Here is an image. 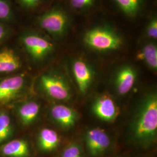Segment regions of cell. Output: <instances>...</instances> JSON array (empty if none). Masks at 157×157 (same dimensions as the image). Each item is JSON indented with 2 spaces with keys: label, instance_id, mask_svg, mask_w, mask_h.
<instances>
[{
  "label": "cell",
  "instance_id": "obj_5",
  "mask_svg": "<svg viewBox=\"0 0 157 157\" xmlns=\"http://www.w3.org/2000/svg\"><path fill=\"white\" fill-rule=\"evenodd\" d=\"M111 140L104 130L93 128L89 130L86 134V144L87 150L93 157L102 154L110 146Z\"/></svg>",
  "mask_w": 157,
  "mask_h": 157
},
{
  "label": "cell",
  "instance_id": "obj_7",
  "mask_svg": "<svg viewBox=\"0 0 157 157\" xmlns=\"http://www.w3.org/2000/svg\"><path fill=\"white\" fill-rule=\"evenodd\" d=\"M92 110L97 118L107 122L114 121L119 112L115 101L107 95L97 98L92 106Z\"/></svg>",
  "mask_w": 157,
  "mask_h": 157
},
{
  "label": "cell",
  "instance_id": "obj_24",
  "mask_svg": "<svg viewBox=\"0 0 157 157\" xmlns=\"http://www.w3.org/2000/svg\"><path fill=\"white\" fill-rule=\"evenodd\" d=\"M7 33V31L5 26L0 24V42L5 38Z\"/></svg>",
  "mask_w": 157,
  "mask_h": 157
},
{
  "label": "cell",
  "instance_id": "obj_4",
  "mask_svg": "<svg viewBox=\"0 0 157 157\" xmlns=\"http://www.w3.org/2000/svg\"><path fill=\"white\" fill-rule=\"evenodd\" d=\"M40 82L43 89L51 98L59 101H66L70 98V89L61 78L45 75L41 76Z\"/></svg>",
  "mask_w": 157,
  "mask_h": 157
},
{
  "label": "cell",
  "instance_id": "obj_6",
  "mask_svg": "<svg viewBox=\"0 0 157 157\" xmlns=\"http://www.w3.org/2000/svg\"><path fill=\"white\" fill-rule=\"evenodd\" d=\"M22 41L26 50L36 59L45 57L50 53L54 47L49 41L36 34L25 36L23 38Z\"/></svg>",
  "mask_w": 157,
  "mask_h": 157
},
{
  "label": "cell",
  "instance_id": "obj_9",
  "mask_svg": "<svg viewBox=\"0 0 157 157\" xmlns=\"http://www.w3.org/2000/svg\"><path fill=\"white\" fill-rule=\"evenodd\" d=\"M51 115L57 124L65 129L73 126L78 118L77 112L73 109L63 105H56L52 107Z\"/></svg>",
  "mask_w": 157,
  "mask_h": 157
},
{
  "label": "cell",
  "instance_id": "obj_2",
  "mask_svg": "<svg viewBox=\"0 0 157 157\" xmlns=\"http://www.w3.org/2000/svg\"><path fill=\"white\" fill-rule=\"evenodd\" d=\"M83 41L90 48L102 52L117 50L123 43L121 37L115 32L102 27L87 31L84 34Z\"/></svg>",
  "mask_w": 157,
  "mask_h": 157
},
{
  "label": "cell",
  "instance_id": "obj_12",
  "mask_svg": "<svg viewBox=\"0 0 157 157\" xmlns=\"http://www.w3.org/2000/svg\"><path fill=\"white\" fill-rule=\"evenodd\" d=\"M21 65L20 59L13 51L5 49L0 51V73L13 72Z\"/></svg>",
  "mask_w": 157,
  "mask_h": 157
},
{
  "label": "cell",
  "instance_id": "obj_3",
  "mask_svg": "<svg viewBox=\"0 0 157 157\" xmlns=\"http://www.w3.org/2000/svg\"><path fill=\"white\" fill-rule=\"evenodd\" d=\"M41 28L54 36H62L67 30L69 19L66 12L59 8H53L40 17Z\"/></svg>",
  "mask_w": 157,
  "mask_h": 157
},
{
  "label": "cell",
  "instance_id": "obj_21",
  "mask_svg": "<svg viewBox=\"0 0 157 157\" xmlns=\"http://www.w3.org/2000/svg\"><path fill=\"white\" fill-rule=\"evenodd\" d=\"M95 0H70V4L73 8L82 10L93 5Z\"/></svg>",
  "mask_w": 157,
  "mask_h": 157
},
{
  "label": "cell",
  "instance_id": "obj_15",
  "mask_svg": "<svg viewBox=\"0 0 157 157\" xmlns=\"http://www.w3.org/2000/svg\"><path fill=\"white\" fill-rule=\"evenodd\" d=\"M137 59L143 61L152 69H157V47L154 43L144 45L137 54Z\"/></svg>",
  "mask_w": 157,
  "mask_h": 157
},
{
  "label": "cell",
  "instance_id": "obj_16",
  "mask_svg": "<svg viewBox=\"0 0 157 157\" xmlns=\"http://www.w3.org/2000/svg\"><path fill=\"white\" fill-rule=\"evenodd\" d=\"M40 111V105L34 101L28 102L19 108V114L23 124L28 125L37 118Z\"/></svg>",
  "mask_w": 157,
  "mask_h": 157
},
{
  "label": "cell",
  "instance_id": "obj_19",
  "mask_svg": "<svg viewBox=\"0 0 157 157\" xmlns=\"http://www.w3.org/2000/svg\"><path fill=\"white\" fill-rule=\"evenodd\" d=\"M61 157H83L80 146L76 143H72L63 151Z\"/></svg>",
  "mask_w": 157,
  "mask_h": 157
},
{
  "label": "cell",
  "instance_id": "obj_14",
  "mask_svg": "<svg viewBox=\"0 0 157 157\" xmlns=\"http://www.w3.org/2000/svg\"><path fill=\"white\" fill-rule=\"evenodd\" d=\"M59 143V137L56 132L52 129H42L39 136L40 148L44 151H52L56 149Z\"/></svg>",
  "mask_w": 157,
  "mask_h": 157
},
{
  "label": "cell",
  "instance_id": "obj_20",
  "mask_svg": "<svg viewBox=\"0 0 157 157\" xmlns=\"http://www.w3.org/2000/svg\"><path fill=\"white\" fill-rule=\"evenodd\" d=\"M12 16V11L8 2L6 0H0V19L9 21Z\"/></svg>",
  "mask_w": 157,
  "mask_h": 157
},
{
  "label": "cell",
  "instance_id": "obj_23",
  "mask_svg": "<svg viewBox=\"0 0 157 157\" xmlns=\"http://www.w3.org/2000/svg\"><path fill=\"white\" fill-rule=\"evenodd\" d=\"M23 6L27 8H33L37 6L41 0H20Z\"/></svg>",
  "mask_w": 157,
  "mask_h": 157
},
{
  "label": "cell",
  "instance_id": "obj_17",
  "mask_svg": "<svg viewBox=\"0 0 157 157\" xmlns=\"http://www.w3.org/2000/svg\"><path fill=\"white\" fill-rule=\"evenodd\" d=\"M122 11L129 17L136 15L140 10L141 0H114Z\"/></svg>",
  "mask_w": 157,
  "mask_h": 157
},
{
  "label": "cell",
  "instance_id": "obj_13",
  "mask_svg": "<svg viewBox=\"0 0 157 157\" xmlns=\"http://www.w3.org/2000/svg\"><path fill=\"white\" fill-rule=\"evenodd\" d=\"M1 151L4 155L9 157H27L29 155L28 143L20 139L6 143L2 147Z\"/></svg>",
  "mask_w": 157,
  "mask_h": 157
},
{
  "label": "cell",
  "instance_id": "obj_8",
  "mask_svg": "<svg viewBox=\"0 0 157 157\" xmlns=\"http://www.w3.org/2000/svg\"><path fill=\"white\" fill-rule=\"evenodd\" d=\"M73 73L81 93L85 94L90 87L93 78V72L90 66L81 59L73 63Z\"/></svg>",
  "mask_w": 157,
  "mask_h": 157
},
{
  "label": "cell",
  "instance_id": "obj_11",
  "mask_svg": "<svg viewBox=\"0 0 157 157\" xmlns=\"http://www.w3.org/2000/svg\"><path fill=\"white\" fill-rule=\"evenodd\" d=\"M137 75L131 67L125 66L118 71L115 78V87L119 94L125 95L131 90L136 82Z\"/></svg>",
  "mask_w": 157,
  "mask_h": 157
},
{
  "label": "cell",
  "instance_id": "obj_10",
  "mask_svg": "<svg viewBox=\"0 0 157 157\" xmlns=\"http://www.w3.org/2000/svg\"><path fill=\"white\" fill-rule=\"evenodd\" d=\"M24 84L22 76H15L5 78L0 82V102L11 100L21 90Z\"/></svg>",
  "mask_w": 157,
  "mask_h": 157
},
{
  "label": "cell",
  "instance_id": "obj_18",
  "mask_svg": "<svg viewBox=\"0 0 157 157\" xmlns=\"http://www.w3.org/2000/svg\"><path fill=\"white\" fill-rule=\"evenodd\" d=\"M11 133V119L4 113H0V143L6 140Z\"/></svg>",
  "mask_w": 157,
  "mask_h": 157
},
{
  "label": "cell",
  "instance_id": "obj_22",
  "mask_svg": "<svg viewBox=\"0 0 157 157\" xmlns=\"http://www.w3.org/2000/svg\"><path fill=\"white\" fill-rule=\"evenodd\" d=\"M147 34L148 37L154 39L157 38V19L155 17L152 18L148 23L147 28Z\"/></svg>",
  "mask_w": 157,
  "mask_h": 157
},
{
  "label": "cell",
  "instance_id": "obj_1",
  "mask_svg": "<svg viewBox=\"0 0 157 157\" xmlns=\"http://www.w3.org/2000/svg\"><path fill=\"white\" fill-rule=\"evenodd\" d=\"M135 141L144 146L155 142L157 135V95L150 93L141 102L132 124Z\"/></svg>",
  "mask_w": 157,
  "mask_h": 157
}]
</instances>
